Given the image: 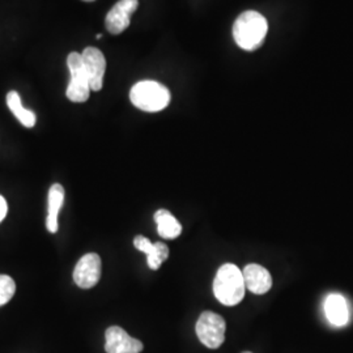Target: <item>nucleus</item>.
Segmentation results:
<instances>
[{"label": "nucleus", "instance_id": "1", "mask_svg": "<svg viewBox=\"0 0 353 353\" xmlns=\"http://www.w3.org/2000/svg\"><path fill=\"white\" fill-rule=\"evenodd\" d=\"M268 30L265 16L256 11L241 13L233 26V37L242 50L255 51L259 49Z\"/></svg>", "mask_w": 353, "mask_h": 353}, {"label": "nucleus", "instance_id": "2", "mask_svg": "<svg viewBox=\"0 0 353 353\" xmlns=\"http://www.w3.org/2000/svg\"><path fill=\"white\" fill-rule=\"evenodd\" d=\"M245 280L240 268L233 263H225L217 270L214 280V294L217 301L225 306H236L245 297Z\"/></svg>", "mask_w": 353, "mask_h": 353}, {"label": "nucleus", "instance_id": "3", "mask_svg": "<svg viewBox=\"0 0 353 353\" xmlns=\"http://www.w3.org/2000/svg\"><path fill=\"white\" fill-rule=\"evenodd\" d=\"M130 100L135 108L143 112L157 113L169 105L170 92L161 83L143 80L131 88Z\"/></svg>", "mask_w": 353, "mask_h": 353}, {"label": "nucleus", "instance_id": "4", "mask_svg": "<svg viewBox=\"0 0 353 353\" xmlns=\"http://www.w3.org/2000/svg\"><path fill=\"white\" fill-rule=\"evenodd\" d=\"M196 336L210 350H217L225 341L227 323L224 318L214 312H204L198 318Z\"/></svg>", "mask_w": 353, "mask_h": 353}, {"label": "nucleus", "instance_id": "5", "mask_svg": "<svg viewBox=\"0 0 353 353\" xmlns=\"http://www.w3.org/2000/svg\"><path fill=\"white\" fill-rule=\"evenodd\" d=\"M67 65L70 68V74H71V80L68 83L67 87V99L70 101L85 102L89 99L90 94V85H89L88 76L84 68V62H83V57L79 52H71L67 58Z\"/></svg>", "mask_w": 353, "mask_h": 353}, {"label": "nucleus", "instance_id": "6", "mask_svg": "<svg viewBox=\"0 0 353 353\" xmlns=\"http://www.w3.org/2000/svg\"><path fill=\"white\" fill-rule=\"evenodd\" d=\"M101 258L96 252H88L77 262L74 270V280L83 290L93 288L101 279Z\"/></svg>", "mask_w": 353, "mask_h": 353}, {"label": "nucleus", "instance_id": "7", "mask_svg": "<svg viewBox=\"0 0 353 353\" xmlns=\"http://www.w3.org/2000/svg\"><path fill=\"white\" fill-rule=\"evenodd\" d=\"M143 343L131 338L126 331L119 326H112L105 332V351L106 353H140Z\"/></svg>", "mask_w": 353, "mask_h": 353}, {"label": "nucleus", "instance_id": "8", "mask_svg": "<svg viewBox=\"0 0 353 353\" xmlns=\"http://www.w3.org/2000/svg\"><path fill=\"white\" fill-rule=\"evenodd\" d=\"M138 0H119L105 19V26L109 33L121 34L125 32L130 26L131 14L138 10Z\"/></svg>", "mask_w": 353, "mask_h": 353}, {"label": "nucleus", "instance_id": "9", "mask_svg": "<svg viewBox=\"0 0 353 353\" xmlns=\"http://www.w3.org/2000/svg\"><path fill=\"white\" fill-rule=\"evenodd\" d=\"M84 68L88 76L89 85L93 92L101 90L106 71V59L97 48H87L81 54Z\"/></svg>", "mask_w": 353, "mask_h": 353}, {"label": "nucleus", "instance_id": "10", "mask_svg": "<svg viewBox=\"0 0 353 353\" xmlns=\"http://www.w3.org/2000/svg\"><path fill=\"white\" fill-rule=\"evenodd\" d=\"M242 275L246 290H250L254 294H265L272 287L271 274L263 265L256 263L248 265L243 268Z\"/></svg>", "mask_w": 353, "mask_h": 353}, {"label": "nucleus", "instance_id": "11", "mask_svg": "<svg viewBox=\"0 0 353 353\" xmlns=\"http://www.w3.org/2000/svg\"><path fill=\"white\" fill-rule=\"evenodd\" d=\"M328 322L335 327H343L350 322V306L344 296L339 293L328 294L323 303Z\"/></svg>", "mask_w": 353, "mask_h": 353}, {"label": "nucleus", "instance_id": "12", "mask_svg": "<svg viewBox=\"0 0 353 353\" xmlns=\"http://www.w3.org/2000/svg\"><path fill=\"white\" fill-rule=\"evenodd\" d=\"M134 246L147 255V263L151 270H159L163 262L169 258V248L164 242H151L144 236H138L134 240Z\"/></svg>", "mask_w": 353, "mask_h": 353}, {"label": "nucleus", "instance_id": "13", "mask_svg": "<svg viewBox=\"0 0 353 353\" xmlns=\"http://www.w3.org/2000/svg\"><path fill=\"white\" fill-rule=\"evenodd\" d=\"M64 202V189L62 185L55 183L49 190L48 196V217H46V228L50 233L58 232V214Z\"/></svg>", "mask_w": 353, "mask_h": 353}, {"label": "nucleus", "instance_id": "14", "mask_svg": "<svg viewBox=\"0 0 353 353\" xmlns=\"http://www.w3.org/2000/svg\"><path fill=\"white\" fill-rule=\"evenodd\" d=\"M154 221L160 237L164 240H174L182 233V225L168 210H159L154 214Z\"/></svg>", "mask_w": 353, "mask_h": 353}, {"label": "nucleus", "instance_id": "15", "mask_svg": "<svg viewBox=\"0 0 353 353\" xmlns=\"http://www.w3.org/2000/svg\"><path fill=\"white\" fill-rule=\"evenodd\" d=\"M7 105L10 108V110L14 114V117L21 122L23 126L28 127V128H32L36 125V114L33 113L32 110H28L24 106H23V102H21V97L17 92H10L7 94Z\"/></svg>", "mask_w": 353, "mask_h": 353}, {"label": "nucleus", "instance_id": "16", "mask_svg": "<svg viewBox=\"0 0 353 353\" xmlns=\"http://www.w3.org/2000/svg\"><path fill=\"white\" fill-rule=\"evenodd\" d=\"M16 292L14 280L8 275H0V306L11 301Z\"/></svg>", "mask_w": 353, "mask_h": 353}, {"label": "nucleus", "instance_id": "17", "mask_svg": "<svg viewBox=\"0 0 353 353\" xmlns=\"http://www.w3.org/2000/svg\"><path fill=\"white\" fill-rule=\"evenodd\" d=\"M7 211H8V205L6 199L0 195V223L4 220V217L7 216Z\"/></svg>", "mask_w": 353, "mask_h": 353}, {"label": "nucleus", "instance_id": "18", "mask_svg": "<svg viewBox=\"0 0 353 353\" xmlns=\"http://www.w3.org/2000/svg\"><path fill=\"white\" fill-rule=\"evenodd\" d=\"M83 1H94V0H83Z\"/></svg>", "mask_w": 353, "mask_h": 353}, {"label": "nucleus", "instance_id": "19", "mask_svg": "<svg viewBox=\"0 0 353 353\" xmlns=\"http://www.w3.org/2000/svg\"><path fill=\"white\" fill-rule=\"evenodd\" d=\"M243 353H252V352H243Z\"/></svg>", "mask_w": 353, "mask_h": 353}]
</instances>
